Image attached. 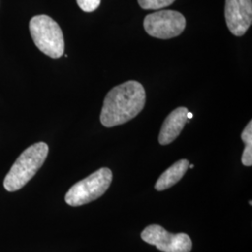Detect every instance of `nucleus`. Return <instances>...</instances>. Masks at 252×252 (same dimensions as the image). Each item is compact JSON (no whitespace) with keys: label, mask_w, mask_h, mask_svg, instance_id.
<instances>
[{"label":"nucleus","mask_w":252,"mask_h":252,"mask_svg":"<svg viewBox=\"0 0 252 252\" xmlns=\"http://www.w3.org/2000/svg\"><path fill=\"white\" fill-rule=\"evenodd\" d=\"M112 178L109 168H100L74 184L65 194V203L71 207H80L99 198L109 188Z\"/></svg>","instance_id":"nucleus-4"},{"label":"nucleus","mask_w":252,"mask_h":252,"mask_svg":"<svg viewBox=\"0 0 252 252\" xmlns=\"http://www.w3.org/2000/svg\"><path fill=\"white\" fill-rule=\"evenodd\" d=\"M224 14L230 32L234 36H244L252 26V0H225Z\"/></svg>","instance_id":"nucleus-7"},{"label":"nucleus","mask_w":252,"mask_h":252,"mask_svg":"<svg viewBox=\"0 0 252 252\" xmlns=\"http://www.w3.org/2000/svg\"><path fill=\"white\" fill-rule=\"evenodd\" d=\"M146 93L136 81L124 82L108 92L100 114L101 124L106 127L122 126L136 117L144 108Z\"/></svg>","instance_id":"nucleus-1"},{"label":"nucleus","mask_w":252,"mask_h":252,"mask_svg":"<svg viewBox=\"0 0 252 252\" xmlns=\"http://www.w3.org/2000/svg\"><path fill=\"white\" fill-rule=\"evenodd\" d=\"M189 162L188 160L182 159L175 162L168 169L162 173L160 178L155 183V189L162 191L169 189L180 181L189 168Z\"/></svg>","instance_id":"nucleus-9"},{"label":"nucleus","mask_w":252,"mask_h":252,"mask_svg":"<svg viewBox=\"0 0 252 252\" xmlns=\"http://www.w3.org/2000/svg\"><path fill=\"white\" fill-rule=\"evenodd\" d=\"M30 34L37 49L47 56L57 59L64 52L61 27L48 15H36L30 20Z\"/></svg>","instance_id":"nucleus-3"},{"label":"nucleus","mask_w":252,"mask_h":252,"mask_svg":"<svg viewBox=\"0 0 252 252\" xmlns=\"http://www.w3.org/2000/svg\"><path fill=\"white\" fill-rule=\"evenodd\" d=\"M143 26L150 36L169 39L180 36L184 31L186 19L176 10H160L147 15Z\"/></svg>","instance_id":"nucleus-5"},{"label":"nucleus","mask_w":252,"mask_h":252,"mask_svg":"<svg viewBox=\"0 0 252 252\" xmlns=\"http://www.w3.org/2000/svg\"><path fill=\"white\" fill-rule=\"evenodd\" d=\"M192 117H193V114H192L191 112H188V113H187V118H188V120H189V119H192Z\"/></svg>","instance_id":"nucleus-13"},{"label":"nucleus","mask_w":252,"mask_h":252,"mask_svg":"<svg viewBox=\"0 0 252 252\" xmlns=\"http://www.w3.org/2000/svg\"><path fill=\"white\" fill-rule=\"evenodd\" d=\"M141 238L146 243L155 246L162 252H190L191 239L188 234H171L158 224L145 228Z\"/></svg>","instance_id":"nucleus-6"},{"label":"nucleus","mask_w":252,"mask_h":252,"mask_svg":"<svg viewBox=\"0 0 252 252\" xmlns=\"http://www.w3.org/2000/svg\"><path fill=\"white\" fill-rule=\"evenodd\" d=\"M49 153V147L38 142L28 147L21 153L4 180V188L8 191H16L26 186L43 165Z\"/></svg>","instance_id":"nucleus-2"},{"label":"nucleus","mask_w":252,"mask_h":252,"mask_svg":"<svg viewBox=\"0 0 252 252\" xmlns=\"http://www.w3.org/2000/svg\"><path fill=\"white\" fill-rule=\"evenodd\" d=\"M139 6L143 9H164L172 5L175 0H137Z\"/></svg>","instance_id":"nucleus-11"},{"label":"nucleus","mask_w":252,"mask_h":252,"mask_svg":"<svg viewBox=\"0 0 252 252\" xmlns=\"http://www.w3.org/2000/svg\"><path fill=\"white\" fill-rule=\"evenodd\" d=\"M101 0H77V4L83 11L93 12L100 6Z\"/></svg>","instance_id":"nucleus-12"},{"label":"nucleus","mask_w":252,"mask_h":252,"mask_svg":"<svg viewBox=\"0 0 252 252\" xmlns=\"http://www.w3.org/2000/svg\"><path fill=\"white\" fill-rule=\"evenodd\" d=\"M241 138L245 143L241 161L245 166L252 165V121L245 127L241 134Z\"/></svg>","instance_id":"nucleus-10"},{"label":"nucleus","mask_w":252,"mask_h":252,"mask_svg":"<svg viewBox=\"0 0 252 252\" xmlns=\"http://www.w3.org/2000/svg\"><path fill=\"white\" fill-rule=\"evenodd\" d=\"M189 112L188 108L180 107L173 110L171 113L166 117L162 124L160 134H159V143L161 145H168L172 143L183 130L184 126L188 122L187 113Z\"/></svg>","instance_id":"nucleus-8"}]
</instances>
